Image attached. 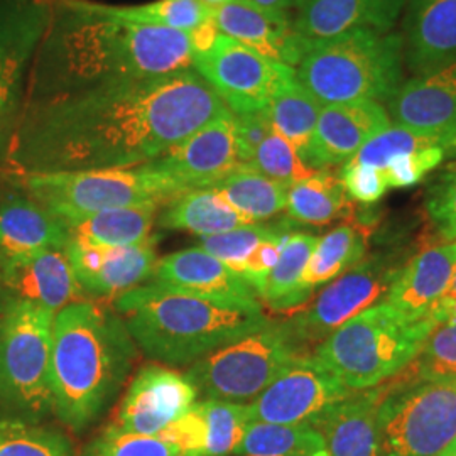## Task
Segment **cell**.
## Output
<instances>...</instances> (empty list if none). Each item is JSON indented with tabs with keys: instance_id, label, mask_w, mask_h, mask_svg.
<instances>
[{
	"instance_id": "8",
	"label": "cell",
	"mask_w": 456,
	"mask_h": 456,
	"mask_svg": "<svg viewBox=\"0 0 456 456\" xmlns=\"http://www.w3.org/2000/svg\"><path fill=\"white\" fill-rule=\"evenodd\" d=\"M17 176L28 196L56 218L139 205L161 207L184 193L151 163Z\"/></svg>"
},
{
	"instance_id": "47",
	"label": "cell",
	"mask_w": 456,
	"mask_h": 456,
	"mask_svg": "<svg viewBox=\"0 0 456 456\" xmlns=\"http://www.w3.org/2000/svg\"><path fill=\"white\" fill-rule=\"evenodd\" d=\"M271 132H273V126L265 110L235 115V134H237L240 163H250L257 147L261 146L262 141Z\"/></svg>"
},
{
	"instance_id": "20",
	"label": "cell",
	"mask_w": 456,
	"mask_h": 456,
	"mask_svg": "<svg viewBox=\"0 0 456 456\" xmlns=\"http://www.w3.org/2000/svg\"><path fill=\"white\" fill-rule=\"evenodd\" d=\"M391 124L386 107L372 100L323 105L306 164L320 171L348 163L362 147Z\"/></svg>"
},
{
	"instance_id": "33",
	"label": "cell",
	"mask_w": 456,
	"mask_h": 456,
	"mask_svg": "<svg viewBox=\"0 0 456 456\" xmlns=\"http://www.w3.org/2000/svg\"><path fill=\"white\" fill-rule=\"evenodd\" d=\"M369 237L370 230L360 224H343L320 237L305 271V288L313 294L318 286L355 267L367 254Z\"/></svg>"
},
{
	"instance_id": "41",
	"label": "cell",
	"mask_w": 456,
	"mask_h": 456,
	"mask_svg": "<svg viewBox=\"0 0 456 456\" xmlns=\"http://www.w3.org/2000/svg\"><path fill=\"white\" fill-rule=\"evenodd\" d=\"M274 230V225H244V227L233 228L225 233L201 237L200 245L207 252H210L216 259L224 262L233 273L242 276L245 262L250 257V254L256 250V247Z\"/></svg>"
},
{
	"instance_id": "38",
	"label": "cell",
	"mask_w": 456,
	"mask_h": 456,
	"mask_svg": "<svg viewBox=\"0 0 456 456\" xmlns=\"http://www.w3.org/2000/svg\"><path fill=\"white\" fill-rule=\"evenodd\" d=\"M0 456H75L69 438L43 424L0 421Z\"/></svg>"
},
{
	"instance_id": "48",
	"label": "cell",
	"mask_w": 456,
	"mask_h": 456,
	"mask_svg": "<svg viewBox=\"0 0 456 456\" xmlns=\"http://www.w3.org/2000/svg\"><path fill=\"white\" fill-rule=\"evenodd\" d=\"M426 318H429L435 326L456 325V296L444 294Z\"/></svg>"
},
{
	"instance_id": "13",
	"label": "cell",
	"mask_w": 456,
	"mask_h": 456,
	"mask_svg": "<svg viewBox=\"0 0 456 456\" xmlns=\"http://www.w3.org/2000/svg\"><path fill=\"white\" fill-rule=\"evenodd\" d=\"M399 267L389 257H370L335 279L318 294L310 308L288 325L299 342H323L343 323L369 310L389 293Z\"/></svg>"
},
{
	"instance_id": "42",
	"label": "cell",
	"mask_w": 456,
	"mask_h": 456,
	"mask_svg": "<svg viewBox=\"0 0 456 456\" xmlns=\"http://www.w3.org/2000/svg\"><path fill=\"white\" fill-rule=\"evenodd\" d=\"M82 456H181V453L175 444L159 436L124 433L109 426L98 438L85 446Z\"/></svg>"
},
{
	"instance_id": "40",
	"label": "cell",
	"mask_w": 456,
	"mask_h": 456,
	"mask_svg": "<svg viewBox=\"0 0 456 456\" xmlns=\"http://www.w3.org/2000/svg\"><path fill=\"white\" fill-rule=\"evenodd\" d=\"M414 362L409 375L416 382L456 380V325L436 326Z\"/></svg>"
},
{
	"instance_id": "44",
	"label": "cell",
	"mask_w": 456,
	"mask_h": 456,
	"mask_svg": "<svg viewBox=\"0 0 456 456\" xmlns=\"http://www.w3.org/2000/svg\"><path fill=\"white\" fill-rule=\"evenodd\" d=\"M446 156L444 147H428L403 156H395L382 173L389 188H409L436 169Z\"/></svg>"
},
{
	"instance_id": "34",
	"label": "cell",
	"mask_w": 456,
	"mask_h": 456,
	"mask_svg": "<svg viewBox=\"0 0 456 456\" xmlns=\"http://www.w3.org/2000/svg\"><path fill=\"white\" fill-rule=\"evenodd\" d=\"M286 210L294 222L325 225L350 216L354 207L340 176L328 169H320L288 190Z\"/></svg>"
},
{
	"instance_id": "24",
	"label": "cell",
	"mask_w": 456,
	"mask_h": 456,
	"mask_svg": "<svg viewBox=\"0 0 456 456\" xmlns=\"http://www.w3.org/2000/svg\"><path fill=\"white\" fill-rule=\"evenodd\" d=\"M401 36L412 75L456 63V0H409Z\"/></svg>"
},
{
	"instance_id": "30",
	"label": "cell",
	"mask_w": 456,
	"mask_h": 456,
	"mask_svg": "<svg viewBox=\"0 0 456 456\" xmlns=\"http://www.w3.org/2000/svg\"><path fill=\"white\" fill-rule=\"evenodd\" d=\"M212 188L248 224L273 218L286 210L289 190V186L264 176L248 164H240Z\"/></svg>"
},
{
	"instance_id": "2",
	"label": "cell",
	"mask_w": 456,
	"mask_h": 456,
	"mask_svg": "<svg viewBox=\"0 0 456 456\" xmlns=\"http://www.w3.org/2000/svg\"><path fill=\"white\" fill-rule=\"evenodd\" d=\"M190 68L193 49L188 33L95 14L75 0H53V16L34 56L26 102Z\"/></svg>"
},
{
	"instance_id": "25",
	"label": "cell",
	"mask_w": 456,
	"mask_h": 456,
	"mask_svg": "<svg viewBox=\"0 0 456 456\" xmlns=\"http://www.w3.org/2000/svg\"><path fill=\"white\" fill-rule=\"evenodd\" d=\"M456 267V240L429 247L399 269L386 303L409 322H419L446 294Z\"/></svg>"
},
{
	"instance_id": "27",
	"label": "cell",
	"mask_w": 456,
	"mask_h": 456,
	"mask_svg": "<svg viewBox=\"0 0 456 456\" xmlns=\"http://www.w3.org/2000/svg\"><path fill=\"white\" fill-rule=\"evenodd\" d=\"M65 225L31 198L12 196L0 205V257L43 248H65Z\"/></svg>"
},
{
	"instance_id": "15",
	"label": "cell",
	"mask_w": 456,
	"mask_h": 456,
	"mask_svg": "<svg viewBox=\"0 0 456 456\" xmlns=\"http://www.w3.org/2000/svg\"><path fill=\"white\" fill-rule=\"evenodd\" d=\"M151 164L183 191L212 188L242 164L235 115L227 109Z\"/></svg>"
},
{
	"instance_id": "4",
	"label": "cell",
	"mask_w": 456,
	"mask_h": 456,
	"mask_svg": "<svg viewBox=\"0 0 456 456\" xmlns=\"http://www.w3.org/2000/svg\"><path fill=\"white\" fill-rule=\"evenodd\" d=\"M115 310L147 357L190 365L267 325L262 306H242L152 282L120 294Z\"/></svg>"
},
{
	"instance_id": "5",
	"label": "cell",
	"mask_w": 456,
	"mask_h": 456,
	"mask_svg": "<svg viewBox=\"0 0 456 456\" xmlns=\"http://www.w3.org/2000/svg\"><path fill=\"white\" fill-rule=\"evenodd\" d=\"M401 33L357 29L316 43L296 66V80L322 105L389 103L404 78Z\"/></svg>"
},
{
	"instance_id": "21",
	"label": "cell",
	"mask_w": 456,
	"mask_h": 456,
	"mask_svg": "<svg viewBox=\"0 0 456 456\" xmlns=\"http://www.w3.org/2000/svg\"><path fill=\"white\" fill-rule=\"evenodd\" d=\"M216 31L279 63L296 68L305 46L293 29L291 14L262 9L250 0H232L213 7Z\"/></svg>"
},
{
	"instance_id": "26",
	"label": "cell",
	"mask_w": 456,
	"mask_h": 456,
	"mask_svg": "<svg viewBox=\"0 0 456 456\" xmlns=\"http://www.w3.org/2000/svg\"><path fill=\"white\" fill-rule=\"evenodd\" d=\"M384 391L357 394L326 411L313 428L323 436L331 456H380L377 409Z\"/></svg>"
},
{
	"instance_id": "23",
	"label": "cell",
	"mask_w": 456,
	"mask_h": 456,
	"mask_svg": "<svg viewBox=\"0 0 456 456\" xmlns=\"http://www.w3.org/2000/svg\"><path fill=\"white\" fill-rule=\"evenodd\" d=\"M154 282L242 306H261L256 289L201 247L178 250L158 261Z\"/></svg>"
},
{
	"instance_id": "28",
	"label": "cell",
	"mask_w": 456,
	"mask_h": 456,
	"mask_svg": "<svg viewBox=\"0 0 456 456\" xmlns=\"http://www.w3.org/2000/svg\"><path fill=\"white\" fill-rule=\"evenodd\" d=\"M158 208V205H139L58 220L71 240L98 247H135L154 240L151 232Z\"/></svg>"
},
{
	"instance_id": "31",
	"label": "cell",
	"mask_w": 456,
	"mask_h": 456,
	"mask_svg": "<svg viewBox=\"0 0 456 456\" xmlns=\"http://www.w3.org/2000/svg\"><path fill=\"white\" fill-rule=\"evenodd\" d=\"M318 239L316 235L301 232L289 233L279 261L262 288L261 297L269 308L294 310L310 299L311 293L305 288L303 277Z\"/></svg>"
},
{
	"instance_id": "22",
	"label": "cell",
	"mask_w": 456,
	"mask_h": 456,
	"mask_svg": "<svg viewBox=\"0 0 456 456\" xmlns=\"http://www.w3.org/2000/svg\"><path fill=\"white\" fill-rule=\"evenodd\" d=\"M389 117L411 131L456 137V63L403 83L389 102Z\"/></svg>"
},
{
	"instance_id": "52",
	"label": "cell",
	"mask_w": 456,
	"mask_h": 456,
	"mask_svg": "<svg viewBox=\"0 0 456 456\" xmlns=\"http://www.w3.org/2000/svg\"><path fill=\"white\" fill-rule=\"evenodd\" d=\"M446 294H448V296H456V267L455 271H453V277H452V282H450V288H448Z\"/></svg>"
},
{
	"instance_id": "39",
	"label": "cell",
	"mask_w": 456,
	"mask_h": 456,
	"mask_svg": "<svg viewBox=\"0 0 456 456\" xmlns=\"http://www.w3.org/2000/svg\"><path fill=\"white\" fill-rule=\"evenodd\" d=\"M248 166L289 188L316 173L301 159L297 151L274 131L262 141Z\"/></svg>"
},
{
	"instance_id": "10",
	"label": "cell",
	"mask_w": 456,
	"mask_h": 456,
	"mask_svg": "<svg viewBox=\"0 0 456 456\" xmlns=\"http://www.w3.org/2000/svg\"><path fill=\"white\" fill-rule=\"evenodd\" d=\"M389 391L377 409L380 456H436L456 436V380Z\"/></svg>"
},
{
	"instance_id": "36",
	"label": "cell",
	"mask_w": 456,
	"mask_h": 456,
	"mask_svg": "<svg viewBox=\"0 0 456 456\" xmlns=\"http://www.w3.org/2000/svg\"><path fill=\"white\" fill-rule=\"evenodd\" d=\"M325 450L323 436L310 424L250 421L235 455L313 456Z\"/></svg>"
},
{
	"instance_id": "18",
	"label": "cell",
	"mask_w": 456,
	"mask_h": 456,
	"mask_svg": "<svg viewBox=\"0 0 456 456\" xmlns=\"http://www.w3.org/2000/svg\"><path fill=\"white\" fill-rule=\"evenodd\" d=\"M0 291L54 314L82 296L65 248H43L0 257Z\"/></svg>"
},
{
	"instance_id": "16",
	"label": "cell",
	"mask_w": 456,
	"mask_h": 456,
	"mask_svg": "<svg viewBox=\"0 0 456 456\" xmlns=\"http://www.w3.org/2000/svg\"><path fill=\"white\" fill-rule=\"evenodd\" d=\"M195 386L186 375L158 365H146L134 377L118 408L115 429L158 436L195 406Z\"/></svg>"
},
{
	"instance_id": "9",
	"label": "cell",
	"mask_w": 456,
	"mask_h": 456,
	"mask_svg": "<svg viewBox=\"0 0 456 456\" xmlns=\"http://www.w3.org/2000/svg\"><path fill=\"white\" fill-rule=\"evenodd\" d=\"M303 355V343L289 325L269 322L261 330L191 363L184 375L198 395L242 403L256 399Z\"/></svg>"
},
{
	"instance_id": "53",
	"label": "cell",
	"mask_w": 456,
	"mask_h": 456,
	"mask_svg": "<svg viewBox=\"0 0 456 456\" xmlns=\"http://www.w3.org/2000/svg\"><path fill=\"white\" fill-rule=\"evenodd\" d=\"M313 456H331L326 450H322V452H318V453H314Z\"/></svg>"
},
{
	"instance_id": "29",
	"label": "cell",
	"mask_w": 456,
	"mask_h": 456,
	"mask_svg": "<svg viewBox=\"0 0 456 456\" xmlns=\"http://www.w3.org/2000/svg\"><path fill=\"white\" fill-rule=\"evenodd\" d=\"M158 225L210 237L252 224L235 212L213 188H200L184 191L166 203Z\"/></svg>"
},
{
	"instance_id": "3",
	"label": "cell",
	"mask_w": 456,
	"mask_h": 456,
	"mask_svg": "<svg viewBox=\"0 0 456 456\" xmlns=\"http://www.w3.org/2000/svg\"><path fill=\"white\" fill-rule=\"evenodd\" d=\"M135 360L124 318L95 301H77L54 314L49 389L53 412L82 433L110 408Z\"/></svg>"
},
{
	"instance_id": "35",
	"label": "cell",
	"mask_w": 456,
	"mask_h": 456,
	"mask_svg": "<svg viewBox=\"0 0 456 456\" xmlns=\"http://www.w3.org/2000/svg\"><path fill=\"white\" fill-rule=\"evenodd\" d=\"M322 109L320 100L297 80L288 85L265 109L273 131L284 137L305 163Z\"/></svg>"
},
{
	"instance_id": "46",
	"label": "cell",
	"mask_w": 456,
	"mask_h": 456,
	"mask_svg": "<svg viewBox=\"0 0 456 456\" xmlns=\"http://www.w3.org/2000/svg\"><path fill=\"white\" fill-rule=\"evenodd\" d=\"M340 180L348 196L365 205L377 203L389 188L382 171L354 161L343 164Z\"/></svg>"
},
{
	"instance_id": "49",
	"label": "cell",
	"mask_w": 456,
	"mask_h": 456,
	"mask_svg": "<svg viewBox=\"0 0 456 456\" xmlns=\"http://www.w3.org/2000/svg\"><path fill=\"white\" fill-rule=\"evenodd\" d=\"M250 2H254L262 9H267L273 12H284V14H291L294 5L297 4V0H250Z\"/></svg>"
},
{
	"instance_id": "45",
	"label": "cell",
	"mask_w": 456,
	"mask_h": 456,
	"mask_svg": "<svg viewBox=\"0 0 456 456\" xmlns=\"http://www.w3.org/2000/svg\"><path fill=\"white\" fill-rule=\"evenodd\" d=\"M289 237V230L284 225H274V230L256 247V250L250 254V257L245 262L242 277H245L256 293L261 296L262 288L271 271L274 269L279 256L282 252V247Z\"/></svg>"
},
{
	"instance_id": "32",
	"label": "cell",
	"mask_w": 456,
	"mask_h": 456,
	"mask_svg": "<svg viewBox=\"0 0 456 456\" xmlns=\"http://www.w3.org/2000/svg\"><path fill=\"white\" fill-rule=\"evenodd\" d=\"M80 7L102 14L127 20L141 26L164 28L181 33H190L212 19L213 7L200 0H154L137 5H112L94 0H75Z\"/></svg>"
},
{
	"instance_id": "50",
	"label": "cell",
	"mask_w": 456,
	"mask_h": 456,
	"mask_svg": "<svg viewBox=\"0 0 456 456\" xmlns=\"http://www.w3.org/2000/svg\"><path fill=\"white\" fill-rule=\"evenodd\" d=\"M436 456H456V436L448 443V446L444 450H441Z\"/></svg>"
},
{
	"instance_id": "17",
	"label": "cell",
	"mask_w": 456,
	"mask_h": 456,
	"mask_svg": "<svg viewBox=\"0 0 456 456\" xmlns=\"http://www.w3.org/2000/svg\"><path fill=\"white\" fill-rule=\"evenodd\" d=\"M409 0H297L291 12L296 36L306 49L357 29L391 33Z\"/></svg>"
},
{
	"instance_id": "37",
	"label": "cell",
	"mask_w": 456,
	"mask_h": 456,
	"mask_svg": "<svg viewBox=\"0 0 456 456\" xmlns=\"http://www.w3.org/2000/svg\"><path fill=\"white\" fill-rule=\"evenodd\" d=\"M195 408L205 423L203 456H228L235 453L250 419L248 404L203 399Z\"/></svg>"
},
{
	"instance_id": "51",
	"label": "cell",
	"mask_w": 456,
	"mask_h": 456,
	"mask_svg": "<svg viewBox=\"0 0 456 456\" xmlns=\"http://www.w3.org/2000/svg\"><path fill=\"white\" fill-rule=\"evenodd\" d=\"M200 2H203V4L208 5V7H218V5H224V4L232 2V0H200Z\"/></svg>"
},
{
	"instance_id": "43",
	"label": "cell",
	"mask_w": 456,
	"mask_h": 456,
	"mask_svg": "<svg viewBox=\"0 0 456 456\" xmlns=\"http://www.w3.org/2000/svg\"><path fill=\"white\" fill-rule=\"evenodd\" d=\"M424 210L444 242L456 240V163L443 167L428 184Z\"/></svg>"
},
{
	"instance_id": "11",
	"label": "cell",
	"mask_w": 456,
	"mask_h": 456,
	"mask_svg": "<svg viewBox=\"0 0 456 456\" xmlns=\"http://www.w3.org/2000/svg\"><path fill=\"white\" fill-rule=\"evenodd\" d=\"M193 68L212 85L232 114L261 112L296 80V69L218 33L212 48L193 56Z\"/></svg>"
},
{
	"instance_id": "7",
	"label": "cell",
	"mask_w": 456,
	"mask_h": 456,
	"mask_svg": "<svg viewBox=\"0 0 456 456\" xmlns=\"http://www.w3.org/2000/svg\"><path fill=\"white\" fill-rule=\"evenodd\" d=\"M54 313L0 291V403L16 419L53 412L49 365Z\"/></svg>"
},
{
	"instance_id": "6",
	"label": "cell",
	"mask_w": 456,
	"mask_h": 456,
	"mask_svg": "<svg viewBox=\"0 0 456 456\" xmlns=\"http://www.w3.org/2000/svg\"><path fill=\"white\" fill-rule=\"evenodd\" d=\"M436 326L409 322L391 305L362 311L318 345L314 357L350 391H367L401 374Z\"/></svg>"
},
{
	"instance_id": "14",
	"label": "cell",
	"mask_w": 456,
	"mask_h": 456,
	"mask_svg": "<svg viewBox=\"0 0 456 456\" xmlns=\"http://www.w3.org/2000/svg\"><path fill=\"white\" fill-rule=\"evenodd\" d=\"M354 392L314 355H303L248 404V412L252 421L314 426L328 409Z\"/></svg>"
},
{
	"instance_id": "1",
	"label": "cell",
	"mask_w": 456,
	"mask_h": 456,
	"mask_svg": "<svg viewBox=\"0 0 456 456\" xmlns=\"http://www.w3.org/2000/svg\"><path fill=\"white\" fill-rule=\"evenodd\" d=\"M225 110L195 68L26 102L5 164L17 175L135 167Z\"/></svg>"
},
{
	"instance_id": "19",
	"label": "cell",
	"mask_w": 456,
	"mask_h": 456,
	"mask_svg": "<svg viewBox=\"0 0 456 456\" xmlns=\"http://www.w3.org/2000/svg\"><path fill=\"white\" fill-rule=\"evenodd\" d=\"M154 240L135 247H98L71 240L66 256L82 289L100 297H118L154 276Z\"/></svg>"
},
{
	"instance_id": "12",
	"label": "cell",
	"mask_w": 456,
	"mask_h": 456,
	"mask_svg": "<svg viewBox=\"0 0 456 456\" xmlns=\"http://www.w3.org/2000/svg\"><path fill=\"white\" fill-rule=\"evenodd\" d=\"M51 16L53 0H11L0 5V164L7 161L34 56Z\"/></svg>"
}]
</instances>
